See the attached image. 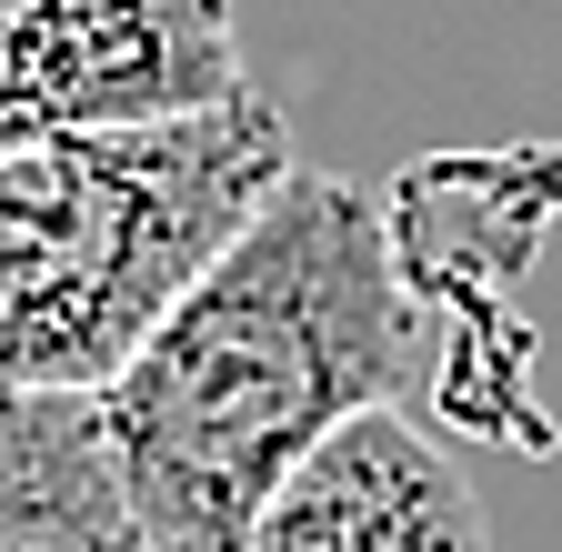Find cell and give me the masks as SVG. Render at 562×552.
<instances>
[{
  "mask_svg": "<svg viewBox=\"0 0 562 552\" xmlns=\"http://www.w3.org/2000/svg\"><path fill=\"white\" fill-rule=\"evenodd\" d=\"M292 181V121L232 91L0 151V402L111 392L161 312Z\"/></svg>",
  "mask_w": 562,
  "mask_h": 552,
  "instance_id": "7a4b0ae2",
  "label": "cell"
},
{
  "mask_svg": "<svg viewBox=\"0 0 562 552\" xmlns=\"http://www.w3.org/2000/svg\"><path fill=\"white\" fill-rule=\"evenodd\" d=\"M251 91L232 0H0V151Z\"/></svg>",
  "mask_w": 562,
  "mask_h": 552,
  "instance_id": "3957f363",
  "label": "cell"
},
{
  "mask_svg": "<svg viewBox=\"0 0 562 552\" xmlns=\"http://www.w3.org/2000/svg\"><path fill=\"white\" fill-rule=\"evenodd\" d=\"M251 552H492V522L462 462L402 402H372L281 472Z\"/></svg>",
  "mask_w": 562,
  "mask_h": 552,
  "instance_id": "277c9868",
  "label": "cell"
},
{
  "mask_svg": "<svg viewBox=\"0 0 562 552\" xmlns=\"http://www.w3.org/2000/svg\"><path fill=\"white\" fill-rule=\"evenodd\" d=\"M412 362L422 292L382 201L292 161V181L101 392L140 552H251L281 472L331 423L392 402Z\"/></svg>",
  "mask_w": 562,
  "mask_h": 552,
  "instance_id": "6da1fadb",
  "label": "cell"
},
{
  "mask_svg": "<svg viewBox=\"0 0 562 552\" xmlns=\"http://www.w3.org/2000/svg\"><path fill=\"white\" fill-rule=\"evenodd\" d=\"M0 552H140L101 392L0 402Z\"/></svg>",
  "mask_w": 562,
  "mask_h": 552,
  "instance_id": "5b68a950",
  "label": "cell"
}]
</instances>
